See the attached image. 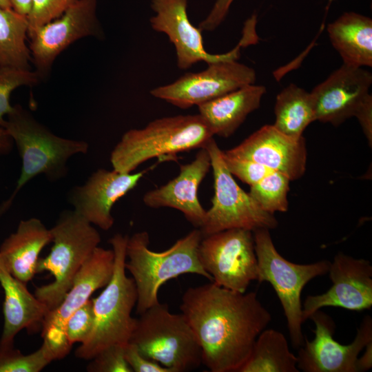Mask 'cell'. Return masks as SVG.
Here are the masks:
<instances>
[{
  "label": "cell",
  "mask_w": 372,
  "mask_h": 372,
  "mask_svg": "<svg viewBox=\"0 0 372 372\" xmlns=\"http://www.w3.org/2000/svg\"><path fill=\"white\" fill-rule=\"evenodd\" d=\"M74 0H31L27 16L28 36L31 37L40 28L59 18Z\"/></svg>",
  "instance_id": "4dcf8cb0"
},
{
  "label": "cell",
  "mask_w": 372,
  "mask_h": 372,
  "mask_svg": "<svg viewBox=\"0 0 372 372\" xmlns=\"http://www.w3.org/2000/svg\"><path fill=\"white\" fill-rule=\"evenodd\" d=\"M364 349V354L358 358L357 362L358 372L367 371L372 366V342H369Z\"/></svg>",
  "instance_id": "74e56055"
},
{
  "label": "cell",
  "mask_w": 372,
  "mask_h": 372,
  "mask_svg": "<svg viewBox=\"0 0 372 372\" xmlns=\"http://www.w3.org/2000/svg\"><path fill=\"white\" fill-rule=\"evenodd\" d=\"M203 238L197 228L178 239L169 249L157 252L149 249L147 231L128 237L126 245L125 269L132 275L137 291L136 312L138 315L159 302L161 287L172 278L194 273L212 282L198 257V246Z\"/></svg>",
  "instance_id": "7a4b0ae2"
},
{
  "label": "cell",
  "mask_w": 372,
  "mask_h": 372,
  "mask_svg": "<svg viewBox=\"0 0 372 372\" xmlns=\"http://www.w3.org/2000/svg\"><path fill=\"white\" fill-rule=\"evenodd\" d=\"M211 168L210 155L205 147L200 148L194 159L180 165L178 176L164 185L147 192L144 204L151 208L171 207L181 211L194 227L203 224L206 210L198 196V188Z\"/></svg>",
  "instance_id": "d6986e66"
},
{
  "label": "cell",
  "mask_w": 372,
  "mask_h": 372,
  "mask_svg": "<svg viewBox=\"0 0 372 372\" xmlns=\"http://www.w3.org/2000/svg\"><path fill=\"white\" fill-rule=\"evenodd\" d=\"M41 80L35 71L0 67V126L4 127L5 116L14 108L10 101L11 93L23 85H34Z\"/></svg>",
  "instance_id": "f1b7e54d"
},
{
  "label": "cell",
  "mask_w": 372,
  "mask_h": 372,
  "mask_svg": "<svg viewBox=\"0 0 372 372\" xmlns=\"http://www.w3.org/2000/svg\"><path fill=\"white\" fill-rule=\"evenodd\" d=\"M96 0H74L59 18L40 28L30 39L31 61L41 79L56 56L71 43L87 36H101Z\"/></svg>",
  "instance_id": "5bb4252c"
},
{
  "label": "cell",
  "mask_w": 372,
  "mask_h": 372,
  "mask_svg": "<svg viewBox=\"0 0 372 372\" xmlns=\"http://www.w3.org/2000/svg\"><path fill=\"white\" fill-rule=\"evenodd\" d=\"M0 284L4 293L3 327L0 349L14 347V340L21 330L41 327L48 307L27 289L26 283L15 278L0 256Z\"/></svg>",
  "instance_id": "44dd1931"
},
{
  "label": "cell",
  "mask_w": 372,
  "mask_h": 372,
  "mask_svg": "<svg viewBox=\"0 0 372 372\" xmlns=\"http://www.w3.org/2000/svg\"><path fill=\"white\" fill-rule=\"evenodd\" d=\"M357 118L364 135L371 147L372 143V98L369 99L360 110Z\"/></svg>",
  "instance_id": "8d00e7d4"
},
{
  "label": "cell",
  "mask_w": 372,
  "mask_h": 372,
  "mask_svg": "<svg viewBox=\"0 0 372 372\" xmlns=\"http://www.w3.org/2000/svg\"><path fill=\"white\" fill-rule=\"evenodd\" d=\"M13 139L7 130L0 126V155L8 154L12 147Z\"/></svg>",
  "instance_id": "f35d334b"
},
{
  "label": "cell",
  "mask_w": 372,
  "mask_h": 372,
  "mask_svg": "<svg viewBox=\"0 0 372 372\" xmlns=\"http://www.w3.org/2000/svg\"><path fill=\"white\" fill-rule=\"evenodd\" d=\"M198 257L212 282L222 287L245 293L251 282L257 280L258 262L251 231L229 229L203 236Z\"/></svg>",
  "instance_id": "30bf717a"
},
{
  "label": "cell",
  "mask_w": 372,
  "mask_h": 372,
  "mask_svg": "<svg viewBox=\"0 0 372 372\" xmlns=\"http://www.w3.org/2000/svg\"><path fill=\"white\" fill-rule=\"evenodd\" d=\"M50 229L38 218L21 220L17 231L0 246V256L8 271L27 283L34 276L39 256L52 242Z\"/></svg>",
  "instance_id": "7402d4cb"
},
{
  "label": "cell",
  "mask_w": 372,
  "mask_h": 372,
  "mask_svg": "<svg viewBox=\"0 0 372 372\" xmlns=\"http://www.w3.org/2000/svg\"><path fill=\"white\" fill-rule=\"evenodd\" d=\"M330 42L342 63L359 68L372 66V19L347 12L327 25Z\"/></svg>",
  "instance_id": "cb8c5ba5"
},
{
  "label": "cell",
  "mask_w": 372,
  "mask_h": 372,
  "mask_svg": "<svg viewBox=\"0 0 372 372\" xmlns=\"http://www.w3.org/2000/svg\"><path fill=\"white\" fill-rule=\"evenodd\" d=\"M147 169L123 173L99 169L84 185L73 188L70 202L74 211L89 223L107 231L114 222L111 213L113 205L137 185Z\"/></svg>",
  "instance_id": "ac0fdd59"
},
{
  "label": "cell",
  "mask_w": 372,
  "mask_h": 372,
  "mask_svg": "<svg viewBox=\"0 0 372 372\" xmlns=\"http://www.w3.org/2000/svg\"><path fill=\"white\" fill-rule=\"evenodd\" d=\"M315 326L314 338L304 342L299 348L298 369L304 372H358V355L372 342V318L366 316L354 340L344 345L333 339L335 323L332 318L321 311L310 317Z\"/></svg>",
  "instance_id": "7c38bea8"
},
{
  "label": "cell",
  "mask_w": 372,
  "mask_h": 372,
  "mask_svg": "<svg viewBox=\"0 0 372 372\" xmlns=\"http://www.w3.org/2000/svg\"><path fill=\"white\" fill-rule=\"evenodd\" d=\"M12 8L21 15L26 17L29 13L31 0H9Z\"/></svg>",
  "instance_id": "ab89813d"
},
{
  "label": "cell",
  "mask_w": 372,
  "mask_h": 372,
  "mask_svg": "<svg viewBox=\"0 0 372 372\" xmlns=\"http://www.w3.org/2000/svg\"><path fill=\"white\" fill-rule=\"evenodd\" d=\"M205 147L211 158L214 179V196L211 208L198 228L203 236L229 229L254 231L258 229H272L278 226L273 214L265 211L249 193L241 189L228 171L223 151L211 138Z\"/></svg>",
  "instance_id": "9c48e42d"
},
{
  "label": "cell",
  "mask_w": 372,
  "mask_h": 372,
  "mask_svg": "<svg viewBox=\"0 0 372 372\" xmlns=\"http://www.w3.org/2000/svg\"><path fill=\"white\" fill-rule=\"evenodd\" d=\"M136 318L129 342L147 358L171 372H185L202 364V351L183 313H173L166 304L149 307Z\"/></svg>",
  "instance_id": "52a82bcc"
},
{
  "label": "cell",
  "mask_w": 372,
  "mask_h": 372,
  "mask_svg": "<svg viewBox=\"0 0 372 372\" xmlns=\"http://www.w3.org/2000/svg\"><path fill=\"white\" fill-rule=\"evenodd\" d=\"M0 7L4 8H12L9 0H0Z\"/></svg>",
  "instance_id": "60d3db41"
},
{
  "label": "cell",
  "mask_w": 372,
  "mask_h": 372,
  "mask_svg": "<svg viewBox=\"0 0 372 372\" xmlns=\"http://www.w3.org/2000/svg\"><path fill=\"white\" fill-rule=\"evenodd\" d=\"M114 268L112 249L98 246L79 269L60 304L46 314L41 328L52 326L65 330V322L72 313L90 300L95 291L109 283Z\"/></svg>",
  "instance_id": "ffe728a7"
},
{
  "label": "cell",
  "mask_w": 372,
  "mask_h": 372,
  "mask_svg": "<svg viewBox=\"0 0 372 372\" xmlns=\"http://www.w3.org/2000/svg\"><path fill=\"white\" fill-rule=\"evenodd\" d=\"M297 357L291 352L285 335L276 329H264L239 372H299Z\"/></svg>",
  "instance_id": "d4e9b609"
},
{
  "label": "cell",
  "mask_w": 372,
  "mask_h": 372,
  "mask_svg": "<svg viewBox=\"0 0 372 372\" xmlns=\"http://www.w3.org/2000/svg\"><path fill=\"white\" fill-rule=\"evenodd\" d=\"M234 0H216L207 16L199 23L201 31H213L226 18Z\"/></svg>",
  "instance_id": "d590c367"
},
{
  "label": "cell",
  "mask_w": 372,
  "mask_h": 372,
  "mask_svg": "<svg viewBox=\"0 0 372 372\" xmlns=\"http://www.w3.org/2000/svg\"><path fill=\"white\" fill-rule=\"evenodd\" d=\"M265 92L263 85H245L198 105L199 114L214 136L227 138L260 107Z\"/></svg>",
  "instance_id": "603a6c76"
},
{
  "label": "cell",
  "mask_w": 372,
  "mask_h": 372,
  "mask_svg": "<svg viewBox=\"0 0 372 372\" xmlns=\"http://www.w3.org/2000/svg\"><path fill=\"white\" fill-rule=\"evenodd\" d=\"M52 361L43 344L28 355L23 354L14 347L0 349V372H39Z\"/></svg>",
  "instance_id": "f546056e"
},
{
  "label": "cell",
  "mask_w": 372,
  "mask_h": 372,
  "mask_svg": "<svg viewBox=\"0 0 372 372\" xmlns=\"http://www.w3.org/2000/svg\"><path fill=\"white\" fill-rule=\"evenodd\" d=\"M223 158L230 174L249 186L256 184L272 171L250 160L227 156L223 152Z\"/></svg>",
  "instance_id": "836d02e7"
},
{
  "label": "cell",
  "mask_w": 372,
  "mask_h": 372,
  "mask_svg": "<svg viewBox=\"0 0 372 372\" xmlns=\"http://www.w3.org/2000/svg\"><path fill=\"white\" fill-rule=\"evenodd\" d=\"M213 137L199 114L157 118L143 128L126 132L112 152L110 161L114 169L131 173L153 158L174 157L203 148Z\"/></svg>",
  "instance_id": "277c9868"
},
{
  "label": "cell",
  "mask_w": 372,
  "mask_h": 372,
  "mask_svg": "<svg viewBox=\"0 0 372 372\" xmlns=\"http://www.w3.org/2000/svg\"><path fill=\"white\" fill-rule=\"evenodd\" d=\"M94 309L92 299L75 310L65 322L64 329L69 342H84L90 335L94 324Z\"/></svg>",
  "instance_id": "1f68e13d"
},
{
  "label": "cell",
  "mask_w": 372,
  "mask_h": 372,
  "mask_svg": "<svg viewBox=\"0 0 372 372\" xmlns=\"http://www.w3.org/2000/svg\"><path fill=\"white\" fill-rule=\"evenodd\" d=\"M275 122L278 130L291 137L299 138L307 126L316 121L311 93L291 83L276 96Z\"/></svg>",
  "instance_id": "484cf974"
},
{
  "label": "cell",
  "mask_w": 372,
  "mask_h": 372,
  "mask_svg": "<svg viewBox=\"0 0 372 372\" xmlns=\"http://www.w3.org/2000/svg\"><path fill=\"white\" fill-rule=\"evenodd\" d=\"M207 65L203 71L186 73L172 83L152 90L151 95L180 109H188L256 82L254 69L237 60Z\"/></svg>",
  "instance_id": "8fae6325"
},
{
  "label": "cell",
  "mask_w": 372,
  "mask_h": 372,
  "mask_svg": "<svg viewBox=\"0 0 372 372\" xmlns=\"http://www.w3.org/2000/svg\"><path fill=\"white\" fill-rule=\"evenodd\" d=\"M189 0H152L151 8L154 15L150 25L156 32L165 34L176 50L177 65L186 70L194 64L204 61L207 64L223 61L237 60L240 49L254 40L255 35L244 29L241 41L230 52L224 54H210L203 45L202 31L189 21L187 14Z\"/></svg>",
  "instance_id": "4fadbf2b"
},
{
  "label": "cell",
  "mask_w": 372,
  "mask_h": 372,
  "mask_svg": "<svg viewBox=\"0 0 372 372\" xmlns=\"http://www.w3.org/2000/svg\"><path fill=\"white\" fill-rule=\"evenodd\" d=\"M125 358L134 372H171L158 362L143 355L132 343L124 347Z\"/></svg>",
  "instance_id": "e575fe53"
},
{
  "label": "cell",
  "mask_w": 372,
  "mask_h": 372,
  "mask_svg": "<svg viewBox=\"0 0 372 372\" xmlns=\"http://www.w3.org/2000/svg\"><path fill=\"white\" fill-rule=\"evenodd\" d=\"M50 231L53 246L46 257L39 259L36 271H48L54 280L36 287L34 294L49 311L60 304L79 269L101 242L98 231L74 210L61 214Z\"/></svg>",
  "instance_id": "8992f818"
},
{
  "label": "cell",
  "mask_w": 372,
  "mask_h": 372,
  "mask_svg": "<svg viewBox=\"0 0 372 372\" xmlns=\"http://www.w3.org/2000/svg\"><path fill=\"white\" fill-rule=\"evenodd\" d=\"M290 179L271 171L256 184L250 186L249 194L262 209L273 214L288 210Z\"/></svg>",
  "instance_id": "83f0119b"
},
{
  "label": "cell",
  "mask_w": 372,
  "mask_h": 372,
  "mask_svg": "<svg viewBox=\"0 0 372 372\" xmlns=\"http://www.w3.org/2000/svg\"><path fill=\"white\" fill-rule=\"evenodd\" d=\"M125 345L113 344L99 352L87 366L89 372H133L124 355Z\"/></svg>",
  "instance_id": "d6a6232c"
},
{
  "label": "cell",
  "mask_w": 372,
  "mask_h": 372,
  "mask_svg": "<svg viewBox=\"0 0 372 372\" xmlns=\"http://www.w3.org/2000/svg\"><path fill=\"white\" fill-rule=\"evenodd\" d=\"M28 28L26 17L0 7V67L30 70V51L25 44Z\"/></svg>",
  "instance_id": "4316f807"
},
{
  "label": "cell",
  "mask_w": 372,
  "mask_h": 372,
  "mask_svg": "<svg viewBox=\"0 0 372 372\" xmlns=\"http://www.w3.org/2000/svg\"><path fill=\"white\" fill-rule=\"evenodd\" d=\"M223 154L262 165L270 170L284 174L290 180L300 178L306 170L307 152L303 136L299 138L289 136L273 125L262 126Z\"/></svg>",
  "instance_id": "e0dca14e"
},
{
  "label": "cell",
  "mask_w": 372,
  "mask_h": 372,
  "mask_svg": "<svg viewBox=\"0 0 372 372\" xmlns=\"http://www.w3.org/2000/svg\"><path fill=\"white\" fill-rule=\"evenodd\" d=\"M252 232L258 262L257 281L267 282L273 287L284 311L291 344L293 348L299 349L304 342L302 291L310 280L327 274L331 262L322 260L310 264L291 262L278 253L269 229H258Z\"/></svg>",
  "instance_id": "ba28073f"
},
{
  "label": "cell",
  "mask_w": 372,
  "mask_h": 372,
  "mask_svg": "<svg viewBox=\"0 0 372 372\" xmlns=\"http://www.w3.org/2000/svg\"><path fill=\"white\" fill-rule=\"evenodd\" d=\"M332 286L326 292L307 296L302 304L304 322L316 311L338 307L360 311L372 307V265L369 260L338 253L329 271Z\"/></svg>",
  "instance_id": "9a60e30c"
},
{
  "label": "cell",
  "mask_w": 372,
  "mask_h": 372,
  "mask_svg": "<svg viewBox=\"0 0 372 372\" xmlns=\"http://www.w3.org/2000/svg\"><path fill=\"white\" fill-rule=\"evenodd\" d=\"M329 1V4H331V2L333 1V0H328Z\"/></svg>",
  "instance_id": "b9f144b4"
},
{
  "label": "cell",
  "mask_w": 372,
  "mask_h": 372,
  "mask_svg": "<svg viewBox=\"0 0 372 372\" xmlns=\"http://www.w3.org/2000/svg\"><path fill=\"white\" fill-rule=\"evenodd\" d=\"M371 84L369 71L342 63L310 92L316 121L338 126L347 119L355 117L372 98L369 93Z\"/></svg>",
  "instance_id": "2e32d148"
},
{
  "label": "cell",
  "mask_w": 372,
  "mask_h": 372,
  "mask_svg": "<svg viewBox=\"0 0 372 372\" xmlns=\"http://www.w3.org/2000/svg\"><path fill=\"white\" fill-rule=\"evenodd\" d=\"M7 118L4 128L17 146L22 168L12 195L0 207V216L29 180L40 174L52 180L63 176L68 159L76 154H86L88 150L86 142L56 136L19 105L14 106Z\"/></svg>",
  "instance_id": "5b68a950"
},
{
  "label": "cell",
  "mask_w": 372,
  "mask_h": 372,
  "mask_svg": "<svg viewBox=\"0 0 372 372\" xmlns=\"http://www.w3.org/2000/svg\"><path fill=\"white\" fill-rule=\"evenodd\" d=\"M211 372H239L271 320L255 291L240 293L213 282L188 288L180 306Z\"/></svg>",
  "instance_id": "6da1fadb"
},
{
  "label": "cell",
  "mask_w": 372,
  "mask_h": 372,
  "mask_svg": "<svg viewBox=\"0 0 372 372\" xmlns=\"http://www.w3.org/2000/svg\"><path fill=\"white\" fill-rule=\"evenodd\" d=\"M127 239V236L117 234L109 240L114 254V272L103 291L92 299L94 324L87 339L75 351L79 359L90 360L106 347L125 345L130 340L136 320L132 311L137 291L134 280L125 273Z\"/></svg>",
  "instance_id": "3957f363"
}]
</instances>
